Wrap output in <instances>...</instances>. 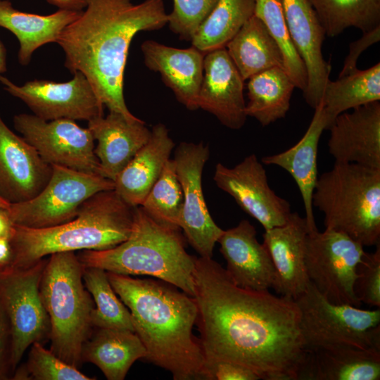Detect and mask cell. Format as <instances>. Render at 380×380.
Instances as JSON below:
<instances>
[{
  "instance_id": "obj_33",
  "label": "cell",
  "mask_w": 380,
  "mask_h": 380,
  "mask_svg": "<svg viewBox=\"0 0 380 380\" xmlns=\"http://www.w3.org/2000/svg\"><path fill=\"white\" fill-rule=\"evenodd\" d=\"M324 30L334 37L348 27L362 32L380 25V0H309Z\"/></svg>"
},
{
  "instance_id": "obj_15",
  "label": "cell",
  "mask_w": 380,
  "mask_h": 380,
  "mask_svg": "<svg viewBox=\"0 0 380 380\" xmlns=\"http://www.w3.org/2000/svg\"><path fill=\"white\" fill-rule=\"evenodd\" d=\"M213 179L265 230L284 224L291 214L289 203L270 187L266 171L255 154L233 167L217 163Z\"/></svg>"
},
{
  "instance_id": "obj_10",
  "label": "cell",
  "mask_w": 380,
  "mask_h": 380,
  "mask_svg": "<svg viewBox=\"0 0 380 380\" xmlns=\"http://www.w3.org/2000/svg\"><path fill=\"white\" fill-rule=\"evenodd\" d=\"M46 261L43 258L25 268L0 271V300L11 331L12 372L32 344L50 339V321L39 293Z\"/></svg>"
},
{
  "instance_id": "obj_23",
  "label": "cell",
  "mask_w": 380,
  "mask_h": 380,
  "mask_svg": "<svg viewBox=\"0 0 380 380\" xmlns=\"http://www.w3.org/2000/svg\"><path fill=\"white\" fill-rule=\"evenodd\" d=\"M87 127L97 141L94 153L99 160L101 174L113 181L151 135L143 120H131L114 111L88 121Z\"/></svg>"
},
{
  "instance_id": "obj_19",
  "label": "cell",
  "mask_w": 380,
  "mask_h": 380,
  "mask_svg": "<svg viewBox=\"0 0 380 380\" xmlns=\"http://www.w3.org/2000/svg\"><path fill=\"white\" fill-rule=\"evenodd\" d=\"M282 1L291 39L307 70L303 96L315 109L320 103L331 68L322 51L325 32L309 0Z\"/></svg>"
},
{
  "instance_id": "obj_31",
  "label": "cell",
  "mask_w": 380,
  "mask_h": 380,
  "mask_svg": "<svg viewBox=\"0 0 380 380\" xmlns=\"http://www.w3.org/2000/svg\"><path fill=\"white\" fill-rule=\"evenodd\" d=\"M380 101V63L327 83L320 101L327 129L341 113Z\"/></svg>"
},
{
  "instance_id": "obj_16",
  "label": "cell",
  "mask_w": 380,
  "mask_h": 380,
  "mask_svg": "<svg viewBox=\"0 0 380 380\" xmlns=\"http://www.w3.org/2000/svg\"><path fill=\"white\" fill-rule=\"evenodd\" d=\"M51 172L52 166L0 115V196L9 203L30 200L44 188Z\"/></svg>"
},
{
  "instance_id": "obj_22",
  "label": "cell",
  "mask_w": 380,
  "mask_h": 380,
  "mask_svg": "<svg viewBox=\"0 0 380 380\" xmlns=\"http://www.w3.org/2000/svg\"><path fill=\"white\" fill-rule=\"evenodd\" d=\"M141 49L145 65L160 75L177 100L188 110L198 109V97L205 53L193 46L178 49L153 40L144 41Z\"/></svg>"
},
{
  "instance_id": "obj_29",
  "label": "cell",
  "mask_w": 380,
  "mask_h": 380,
  "mask_svg": "<svg viewBox=\"0 0 380 380\" xmlns=\"http://www.w3.org/2000/svg\"><path fill=\"white\" fill-rule=\"evenodd\" d=\"M244 81L265 70L284 68L280 49L262 20L253 15L225 46Z\"/></svg>"
},
{
  "instance_id": "obj_18",
  "label": "cell",
  "mask_w": 380,
  "mask_h": 380,
  "mask_svg": "<svg viewBox=\"0 0 380 380\" xmlns=\"http://www.w3.org/2000/svg\"><path fill=\"white\" fill-rule=\"evenodd\" d=\"M338 115L329 127V152L335 162L380 170V103Z\"/></svg>"
},
{
  "instance_id": "obj_8",
  "label": "cell",
  "mask_w": 380,
  "mask_h": 380,
  "mask_svg": "<svg viewBox=\"0 0 380 380\" xmlns=\"http://www.w3.org/2000/svg\"><path fill=\"white\" fill-rule=\"evenodd\" d=\"M294 300L305 348L348 346L380 351L379 308L331 303L310 281Z\"/></svg>"
},
{
  "instance_id": "obj_34",
  "label": "cell",
  "mask_w": 380,
  "mask_h": 380,
  "mask_svg": "<svg viewBox=\"0 0 380 380\" xmlns=\"http://www.w3.org/2000/svg\"><path fill=\"white\" fill-rule=\"evenodd\" d=\"M82 278L95 305L91 312L93 327L134 332L130 312L117 296L109 281L107 272L99 267L84 266Z\"/></svg>"
},
{
  "instance_id": "obj_40",
  "label": "cell",
  "mask_w": 380,
  "mask_h": 380,
  "mask_svg": "<svg viewBox=\"0 0 380 380\" xmlns=\"http://www.w3.org/2000/svg\"><path fill=\"white\" fill-rule=\"evenodd\" d=\"M203 379L258 380L260 378L253 371L239 364L224 360H205Z\"/></svg>"
},
{
  "instance_id": "obj_13",
  "label": "cell",
  "mask_w": 380,
  "mask_h": 380,
  "mask_svg": "<svg viewBox=\"0 0 380 380\" xmlns=\"http://www.w3.org/2000/svg\"><path fill=\"white\" fill-rule=\"evenodd\" d=\"M209 155V147L203 142H181L173 159L183 194L179 227L191 246L204 258H212L224 231L211 217L203 194L202 173Z\"/></svg>"
},
{
  "instance_id": "obj_39",
  "label": "cell",
  "mask_w": 380,
  "mask_h": 380,
  "mask_svg": "<svg viewBox=\"0 0 380 380\" xmlns=\"http://www.w3.org/2000/svg\"><path fill=\"white\" fill-rule=\"evenodd\" d=\"M354 291L357 299L372 307L380 306V243L374 253H365L357 267Z\"/></svg>"
},
{
  "instance_id": "obj_37",
  "label": "cell",
  "mask_w": 380,
  "mask_h": 380,
  "mask_svg": "<svg viewBox=\"0 0 380 380\" xmlns=\"http://www.w3.org/2000/svg\"><path fill=\"white\" fill-rule=\"evenodd\" d=\"M27 362L14 371L18 380H93L77 368L61 360L41 343L30 346Z\"/></svg>"
},
{
  "instance_id": "obj_44",
  "label": "cell",
  "mask_w": 380,
  "mask_h": 380,
  "mask_svg": "<svg viewBox=\"0 0 380 380\" xmlns=\"http://www.w3.org/2000/svg\"><path fill=\"white\" fill-rule=\"evenodd\" d=\"M8 208L0 207V237L11 238L13 231L14 223Z\"/></svg>"
},
{
  "instance_id": "obj_11",
  "label": "cell",
  "mask_w": 380,
  "mask_h": 380,
  "mask_svg": "<svg viewBox=\"0 0 380 380\" xmlns=\"http://www.w3.org/2000/svg\"><path fill=\"white\" fill-rule=\"evenodd\" d=\"M363 246L346 234L325 229L308 232L305 267L310 281L336 304L360 307L354 291L357 267L365 253Z\"/></svg>"
},
{
  "instance_id": "obj_20",
  "label": "cell",
  "mask_w": 380,
  "mask_h": 380,
  "mask_svg": "<svg viewBox=\"0 0 380 380\" xmlns=\"http://www.w3.org/2000/svg\"><path fill=\"white\" fill-rule=\"evenodd\" d=\"M308 232L305 218L295 212L284 224L265 230L262 235V243L270 255L275 272L272 289L279 296L293 300L310 283L305 267Z\"/></svg>"
},
{
  "instance_id": "obj_45",
  "label": "cell",
  "mask_w": 380,
  "mask_h": 380,
  "mask_svg": "<svg viewBox=\"0 0 380 380\" xmlns=\"http://www.w3.org/2000/svg\"><path fill=\"white\" fill-rule=\"evenodd\" d=\"M59 9L82 11L86 6L85 0H46Z\"/></svg>"
},
{
  "instance_id": "obj_9",
  "label": "cell",
  "mask_w": 380,
  "mask_h": 380,
  "mask_svg": "<svg viewBox=\"0 0 380 380\" xmlns=\"http://www.w3.org/2000/svg\"><path fill=\"white\" fill-rule=\"evenodd\" d=\"M114 189V182L100 174L52 165L44 188L27 201L11 203L15 224L30 228L56 226L74 219L82 204L94 194Z\"/></svg>"
},
{
  "instance_id": "obj_12",
  "label": "cell",
  "mask_w": 380,
  "mask_h": 380,
  "mask_svg": "<svg viewBox=\"0 0 380 380\" xmlns=\"http://www.w3.org/2000/svg\"><path fill=\"white\" fill-rule=\"evenodd\" d=\"M13 126L51 166L101 175L94 153L95 140L88 127H80L75 120H45L34 114L21 113L13 117Z\"/></svg>"
},
{
  "instance_id": "obj_17",
  "label": "cell",
  "mask_w": 380,
  "mask_h": 380,
  "mask_svg": "<svg viewBox=\"0 0 380 380\" xmlns=\"http://www.w3.org/2000/svg\"><path fill=\"white\" fill-rule=\"evenodd\" d=\"M243 82L225 47L205 53L198 108L213 114L225 127L241 129L247 118Z\"/></svg>"
},
{
  "instance_id": "obj_7",
  "label": "cell",
  "mask_w": 380,
  "mask_h": 380,
  "mask_svg": "<svg viewBox=\"0 0 380 380\" xmlns=\"http://www.w3.org/2000/svg\"><path fill=\"white\" fill-rule=\"evenodd\" d=\"M312 206L323 213L325 229L363 246L380 243V170L335 162L318 177Z\"/></svg>"
},
{
  "instance_id": "obj_5",
  "label": "cell",
  "mask_w": 380,
  "mask_h": 380,
  "mask_svg": "<svg viewBox=\"0 0 380 380\" xmlns=\"http://www.w3.org/2000/svg\"><path fill=\"white\" fill-rule=\"evenodd\" d=\"M77 258L84 267L156 277L194 296L195 257L186 252L180 229L158 223L141 206L134 208L133 227L127 239L108 250L82 251Z\"/></svg>"
},
{
  "instance_id": "obj_6",
  "label": "cell",
  "mask_w": 380,
  "mask_h": 380,
  "mask_svg": "<svg viewBox=\"0 0 380 380\" xmlns=\"http://www.w3.org/2000/svg\"><path fill=\"white\" fill-rule=\"evenodd\" d=\"M84 266L75 252L51 254L39 284V293L51 325L50 350L79 368L82 350L92 334L94 300L86 289Z\"/></svg>"
},
{
  "instance_id": "obj_28",
  "label": "cell",
  "mask_w": 380,
  "mask_h": 380,
  "mask_svg": "<svg viewBox=\"0 0 380 380\" xmlns=\"http://www.w3.org/2000/svg\"><path fill=\"white\" fill-rule=\"evenodd\" d=\"M96 329L83 346L82 362L97 366L108 380H123L133 363L145 358V347L134 331Z\"/></svg>"
},
{
  "instance_id": "obj_42",
  "label": "cell",
  "mask_w": 380,
  "mask_h": 380,
  "mask_svg": "<svg viewBox=\"0 0 380 380\" xmlns=\"http://www.w3.org/2000/svg\"><path fill=\"white\" fill-rule=\"evenodd\" d=\"M11 331L8 317L0 300V380L9 379L11 365Z\"/></svg>"
},
{
  "instance_id": "obj_46",
  "label": "cell",
  "mask_w": 380,
  "mask_h": 380,
  "mask_svg": "<svg viewBox=\"0 0 380 380\" xmlns=\"http://www.w3.org/2000/svg\"><path fill=\"white\" fill-rule=\"evenodd\" d=\"M7 70L6 67V49L0 40V76Z\"/></svg>"
},
{
  "instance_id": "obj_3",
  "label": "cell",
  "mask_w": 380,
  "mask_h": 380,
  "mask_svg": "<svg viewBox=\"0 0 380 380\" xmlns=\"http://www.w3.org/2000/svg\"><path fill=\"white\" fill-rule=\"evenodd\" d=\"M130 312L134 333L146 350L144 360L170 372L175 380L203 379L205 355L193 332L194 298L169 283L107 272Z\"/></svg>"
},
{
  "instance_id": "obj_43",
  "label": "cell",
  "mask_w": 380,
  "mask_h": 380,
  "mask_svg": "<svg viewBox=\"0 0 380 380\" xmlns=\"http://www.w3.org/2000/svg\"><path fill=\"white\" fill-rule=\"evenodd\" d=\"M13 258L10 238L0 237V271L9 269Z\"/></svg>"
},
{
  "instance_id": "obj_1",
  "label": "cell",
  "mask_w": 380,
  "mask_h": 380,
  "mask_svg": "<svg viewBox=\"0 0 380 380\" xmlns=\"http://www.w3.org/2000/svg\"><path fill=\"white\" fill-rule=\"evenodd\" d=\"M196 324L205 360L243 366L264 380H296L305 349L295 300L236 285L212 258L195 257Z\"/></svg>"
},
{
  "instance_id": "obj_2",
  "label": "cell",
  "mask_w": 380,
  "mask_h": 380,
  "mask_svg": "<svg viewBox=\"0 0 380 380\" xmlns=\"http://www.w3.org/2000/svg\"><path fill=\"white\" fill-rule=\"evenodd\" d=\"M85 10L62 31L56 43L65 53V67L82 72L109 111L131 120L123 94L124 72L136 34L167 24L163 0H85Z\"/></svg>"
},
{
  "instance_id": "obj_14",
  "label": "cell",
  "mask_w": 380,
  "mask_h": 380,
  "mask_svg": "<svg viewBox=\"0 0 380 380\" xmlns=\"http://www.w3.org/2000/svg\"><path fill=\"white\" fill-rule=\"evenodd\" d=\"M0 83L8 94L23 101L34 115L45 120L89 121L103 116V105L87 78L79 71L65 82L34 80L17 85L1 75Z\"/></svg>"
},
{
  "instance_id": "obj_30",
  "label": "cell",
  "mask_w": 380,
  "mask_h": 380,
  "mask_svg": "<svg viewBox=\"0 0 380 380\" xmlns=\"http://www.w3.org/2000/svg\"><path fill=\"white\" fill-rule=\"evenodd\" d=\"M248 80L247 117L265 127L286 116L296 86L284 68L265 70Z\"/></svg>"
},
{
  "instance_id": "obj_4",
  "label": "cell",
  "mask_w": 380,
  "mask_h": 380,
  "mask_svg": "<svg viewBox=\"0 0 380 380\" xmlns=\"http://www.w3.org/2000/svg\"><path fill=\"white\" fill-rule=\"evenodd\" d=\"M134 208L114 189L103 191L84 201L77 215L63 224L45 228L14 224L10 238L13 258L9 269L30 267L56 253L112 248L129 236Z\"/></svg>"
},
{
  "instance_id": "obj_38",
  "label": "cell",
  "mask_w": 380,
  "mask_h": 380,
  "mask_svg": "<svg viewBox=\"0 0 380 380\" xmlns=\"http://www.w3.org/2000/svg\"><path fill=\"white\" fill-rule=\"evenodd\" d=\"M217 1L173 0L172 11L167 14V25L170 30L180 38L191 41Z\"/></svg>"
},
{
  "instance_id": "obj_26",
  "label": "cell",
  "mask_w": 380,
  "mask_h": 380,
  "mask_svg": "<svg viewBox=\"0 0 380 380\" xmlns=\"http://www.w3.org/2000/svg\"><path fill=\"white\" fill-rule=\"evenodd\" d=\"M325 129L327 122L322 106L319 103L315 108L307 131L298 142L283 152L262 158L263 164L284 169L295 180L303 199L309 232L317 229L313 213L312 195L318 179V144Z\"/></svg>"
},
{
  "instance_id": "obj_35",
  "label": "cell",
  "mask_w": 380,
  "mask_h": 380,
  "mask_svg": "<svg viewBox=\"0 0 380 380\" xmlns=\"http://www.w3.org/2000/svg\"><path fill=\"white\" fill-rule=\"evenodd\" d=\"M254 15L265 24L283 56L284 69L296 88L303 91L308 84L305 65L291 39L282 0H255Z\"/></svg>"
},
{
  "instance_id": "obj_24",
  "label": "cell",
  "mask_w": 380,
  "mask_h": 380,
  "mask_svg": "<svg viewBox=\"0 0 380 380\" xmlns=\"http://www.w3.org/2000/svg\"><path fill=\"white\" fill-rule=\"evenodd\" d=\"M379 379V350L334 346L305 348L296 380Z\"/></svg>"
},
{
  "instance_id": "obj_21",
  "label": "cell",
  "mask_w": 380,
  "mask_h": 380,
  "mask_svg": "<svg viewBox=\"0 0 380 380\" xmlns=\"http://www.w3.org/2000/svg\"><path fill=\"white\" fill-rule=\"evenodd\" d=\"M217 242L227 262L225 270L236 285L256 291L273 288L275 272L270 255L248 220L224 230Z\"/></svg>"
},
{
  "instance_id": "obj_25",
  "label": "cell",
  "mask_w": 380,
  "mask_h": 380,
  "mask_svg": "<svg viewBox=\"0 0 380 380\" xmlns=\"http://www.w3.org/2000/svg\"><path fill=\"white\" fill-rule=\"evenodd\" d=\"M175 143L167 128L154 125L148 141L117 175L114 191L129 205L140 206L170 159Z\"/></svg>"
},
{
  "instance_id": "obj_47",
  "label": "cell",
  "mask_w": 380,
  "mask_h": 380,
  "mask_svg": "<svg viewBox=\"0 0 380 380\" xmlns=\"http://www.w3.org/2000/svg\"><path fill=\"white\" fill-rule=\"evenodd\" d=\"M11 203H9L8 202H7L6 201H5L4 199H3L1 196H0V207H2V208H8L9 207Z\"/></svg>"
},
{
  "instance_id": "obj_41",
  "label": "cell",
  "mask_w": 380,
  "mask_h": 380,
  "mask_svg": "<svg viewBox=\"0 0 380 380\" xmlns=\"http://www.w3.org/2000/svg\"><path fill=\"white\" fill-rule=\"evenodd\" d=\"M379 39L380 25L370 31L364 32L361 38L350 43L348 54L345 58L343 68L338 77L344 76L357 70V62L362 53L372 44L378 42Z\"/></svg>"
},
{
  "instance_id": "obj_27",
  "label": "cell",
  "mask_w": 380,
  "mask_h": 380,
  "mask_svg": "<svg viewBox=\"0 0 380 380\" xmlns=\"http://www.w3.org/2000/svg\"><path fill=\"white\" fill-rule=\"evenodd\" d=\"M82 11L58 9L50 15H42L18 11L9 1L0 0V27L16 37L19 42L18 62L27 65L34 51L46 44L56 43L62 31Z\"/></svg>"
},
{
  "instance_id": "obj_32",
  "label": "cell",
  "mask_w": 380,
  "mask_h": 380,
  "mask_svg": "<svg viewBox=\"0 0 380 380\" xmlns=\"http://www.w3.org/2000/svg\"><path fill=\"white\" fill-rule=\"evenodd\" d=\"M255 0H218L191 39L203 53L224 48L254 15Z\"/></svg>"
},
{
  "instance_id": "obj_36",
  "label": "cell",
  "mask_w": 380,
  "mask_h": 380,
  "mask_svg": "<svg viewBox=\"0 0 380 380\" xmlns=\"http://www.w3.org/2000/svg\"><path fill=\"white\" fill-rule=\"evenodd\" d=\"M182 204V189L177 175L175 163L170 158L140 206L158 223L180 229L179 220Z\"/></svg>"
}]
</instances>
